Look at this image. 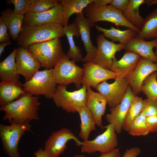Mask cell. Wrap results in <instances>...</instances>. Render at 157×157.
Listing matches in <instances>:
<instances>
[{"instance_id": "cell-1", "label": "cell", "mask_w": 157, "mask_h": 157, "mask_svg": "<svg viewBox=\"0 0 157 157\" xmlns=\"http://www.w3.org/2000/svg\"><path fill=\"white\" fill-rule=\"evenodd\" d=\"M39 99V97L26 92L19 99L0 107V110L5 113L3 119L8 120L10 123L38 120V110L40 105Z\"/></svg>"}, {"instance_id": "cell-2", "label": "cell", "mask_w": 157, "mask_h": 157, "mask_svg": "<svg viewBox=\"0 0 157 157\" xmlns=\"http://www.w3.org/2000/svg\"><path fill=\"white\" fill-rule=\"evenodd\" d=\"M63 26L61 24L30 26L23 24L22 30L17 40L20 47L27 48L29 45L52 39L60 38L65 35Z\"/></svg>"}, {"instance_id": "cell-3", "label": "cell", "mask_w": 157, "mask_h": 157, "mask_svg": "<svg viewBox=\"0 0 157 157\" xmlns=\"http://www.w3.org/2000/svg\"><path fill=\"white\" fill-rule=\"evenodd\" d=\"M83 12L85 16L94 24L99 21H107L117 26L131 29L137 34L141 31V29L133 25L125 18L122 11L110 5L98 6L92 3L84 9Z\"/></svg>"}, {"instance_id": "cell-4", "label": "cell", "mask_w": 157, "mask_h": 157, "mask_svg": "<svg viewBox=\"0 0 157 157\" xmlns=\"http://www.w3.org/2000/svg\"><path fill=\"white\" fill-rule=\"evenodd\" d=\"M27 48L35 55L41 67L46 69L53 68L66 55L63 51L60 38L34 44Z\"/></svg>"}, {"instance_id": "cell-5", "label": "cell", "mask_w": 157, "mask_h": 157, "mask_svg": "<svg viewBox=\"0 0 157 157\" xmlns=\"http://www.w3.org/2000/svg\"><path fill=\"white\" fill-rule=\"evenodd\" d=\"M84 74L83 68L70 60L66 55L63 57L53 68L52 74L53 80L57 84L67 86L74 83L77 89L80 88Z\"/></svg>"}, {"instance_id": "cell-6", "label": "cell", "mask_w": 157, "mask_h": 157, "mask_svg": "<svg viewBox=\"0 0 157 157\" xmlns=\"http://www.w3.org/2000/svg\"><path fill=\"white\" fill-rule=\"evenodd\" d=\"M30 122H13L10 125L0 124V137L3 149L10 157H20L18 144L25 132L33 133Z\"/></svg>"}, {"instance_id": "cell-7", "label": "cell", "mask_w": 157, "mask_h": 157, "mask_svg": "<svg viewBox=\"0 0 157 157\" xmlns=\"http://www.w3.org/2000/svg\"><path fill=\"white\" fill-rule=\"evenodd\" d=\"M87 87L83 84L78 90L70 92L67 90V86L58 85L52 99L56 106L64 111L77 112L80 107L86 106Z\"/></svg>"}, {"instance_id": "cell-8", "label": "cell", "mask_w": 157, "mask_h": 157, "mask_svg": "<svg viewBox=\"0 0 157 157\" xmlns=\"http://www.w3.org/2000/svg\"><path fill=\"white\" fill-rule=\"evenodd\" d=\"M53 70V68L38 71L30 80L23 84L24 90L32 95H42L47 99H52L57 87Z\"/></svg>"}, {"instance_id": "cell-9", "label": "cell", "mask_w": 157, "mask_h": 157, "mask_svg": "<svg viewBox=\"0 0 157 157\" xmlns=\"http://www.w3.org/2000/svg\"><path fill=\"white\" fill-rule=\"evenodd\" d=\"M106 130L92 140H83L81 145L82 153L92 154L99 152L101 154L110 152L116 148L118 142L113 124H109L104 127Z\"/></svg>"}, {"instance_id": "cell-10", "label": "cell", "mask_w": 157, "mask_h": 157, "mask_svg": "<svg viewBox=\"0 0 157 157\" xmlns=\"http://www.w3.org/2000/svg\"><path fill=\"white\" fill-rule=\"evenodd\" d=\"M96 40L97 49L91 62L110 70L113 64L117 60L115 56V53L124 49L125 46L108 40L103 33L99 35Z\"/></svg>"}, {"instance_id": "cell-11", "label": "cell", "mask_w": 157, "mask_h": 157, "mask_svg": "<svg viewBox=\"0 0 157 157\" xmlns=\"http://www.w3.org/2000/svg\"><path fill=\"white\" fill-rule=\"evenodd\" d=\"M70 140H74L77 146L82 144L69 129L63 128L52 133L45 142L44 150L51 157H59L64 153L67 142Z\"/></svg>"}, {"instance_id": "cell-12", "label": "cell", "mask_w": 157, "mask_h": 157, "mask_svg": "<svg viewBox=\"0 0 157 157\" xmlns=\"http://www.w3.org/2000/svg\"><path fill=\"white\" fill-rule=\"evenodd\" d=\"M115 80L110 84L104 81L99 84L96 89L106 98L110 108L114 107L121 102L129 86L126 78L117 76Z\"/></svg>"}, {"instance_id": "cell-13", "label": "cell", "mask_w": 157, "mask_h": 157, "mask_svg": "<svg viewBox=\"0 0 157 157\" xmlns=\"http://www.w3.org/2000/svg\"><path fill=\"white\" fill-rule=\"evenodd\" d=\"M63 8L60 3L47 11L40 13L29 12L24 15V24L27 26H40L51 24L63 25Z\"/></svg>"}, {"instance_id": "cell-14", "label": "cell", "mask_w": 157, "mask_h": 157, "mask_svg": "<svg viewBox=\"0 0 157 157\" xmlns=\"http://www.w3.org/2000/svg\"><path fill=\"white\" fill-rule=\"evenodd\" d=\"M16 60L18 72L24 77L26 81L30 80L41 67L35 55L27 48L19 47L16 48Z\"/></svg>"}, {"instance_id": "cell-15", "label": "cell", "mask_w": 157, "mask_h": 157, "mask_svg": "<svg viewBox=\"0 0 157 157\" xmlns=\"http://www.w3.org/2000/svg\"><path fill=\"white\" fill-rule=\"evenodd\" d=\"M84 74L82 84L96 89L102 82L110 79H115L119 75L93 62H87L83 65Z\"/></svg>"}, {"instance_id": "cell-16", "label": "cell", "mask_w": 157, "mask_h": 157, "mask_svg": "<svg viewBox=\"0 0 157 157\" xmlns=\"http://www.w3.org/2000/svg\"><path fill=\"white\" fill-rule=\"evenodd\" d=\"M154 72H157L156 64L141 57L135 69L126 78L135 96L140 92L141 86L145 79Z\"/></svg>"}, {"instance_id": "cell-17", "label": "cell", "mask_w": 157, "mask_h": 157, "mask_svg": "<svg viewBox=\"0 0 157 157\" xmlns=\"http://www.w3.org/2000/svg\"><path fill=\"white\" fill-rule=\"evenodd\" d=\"M135 96L129 85L126 94L121 102L116 106L110 108V113L106 115V119L109 124L113 125L116 133L121 132L128 109Z\"/></svg>"}, {"instance_id": "cell-18", "label": "cell", "mask_w": 157, "mask_h": 157, "mask_svg": "<svg viewBox=\"0 0 157 157\" xmlns=\"http://www.w3.org/2000/svg\"><path fill=\"white\" fill-rule=\"evenodd\" d=\"M74 22L79 31L86 52V56L82 58V61L85 63L91 62L97 49V48L93 44L90 38L91 28L95 25L85 16L83 12L76 14Z\"/></svg>"}, {"instance_id": "cell-19", "label": "cell", "mask_w": 157, "mask_h": 157, "mask_svg": "<svg viewBox=\"0 0 157 157\" xmlns=\"http://www.w3.org/2000/svg\"><path fill=\"white\" fill-rule=\"evenodd\" d=\"M87 86L86 106L92 113L96 125L103 129L102 117L105 113L107 100L100 93L95 92L90 87Z\"/></svg>"}, {"instance_id": "cell-20", "label": "cell", "mask_w": 157, "mask_h": 157, "mask_svg": "<svg viewBox=\"0 0 157 157\" xmlns=\"http://www.w3.org/2000/svg\"><path fill=\"white\" fill-rule=\"evenodd\" d=\"M157 45V38L150 41L135 37L132 39L125 45L124 49L126 51L132 52L141 57L156 62V58L153 49Z\"/></svg>"}, {"instance_id": "cell-21", "label": "cell", "mask_w": 157, "mask_h": 157, "mask_svg": "<svg viewBox=\"0 0 157 157\" xmlns=\"http://www.w3.org/2000/svg\"><path fill=\"white\" fill-rule=\"evenodd\" d=\"M141 58L136 53L126 51L120 60L113 63L110 70L118 74V76L126 78L135 69Z\"/></svg>"}, {"instance_id": "cell-22", "label": "cell", "mask_w": 157, "mask_h": 157, "mask_svg": "<svg viewBox=\"0 0 157 157\" xmlns=\"http://www.w3.org/2000/svg\"><path fill=\"white\" fill-rule=\"evenodd\" d=\"M19 81H2L0 83V106L3 107L19 99L26 93Z\"/></svg>"}, {"instance_id": "cell-23", "label": "cell", "mask_w": 157, "mask_h": 157, "mask_svg": "<svg viewBox=\"0 0 157 157\" xmlns=\"http://www.w3.org/2000/svg\"><path fill=\"white\" fill-rule=\"evenodd\" d=\"M1 17L8 30L10 36L14 41H17L22 30L24 15L15 13L13 10L7 8L1 12Z\"/></svg>"}, {"instance_id": "cell-24", "label": "cell", "mask_w": 157, "mask_h": 157, "mask_svg": "<svg viewBox=\"0 0 157 157\" xmlns=\"http://www.w3.org/2000/svg\"><path fill=\"white\" fill-rule=\"evenodd\" d=\"M16 48L0 63V79L2 81L19 80V74L16 64Z\"/></svg>"}, {"instance_id": "cell-25", "label": "cell", "mask_w": 157, "mask_h": 157, "mask_svg": "<svg viewBox=\"0 0 157 157\" xmlns=\"http://www.w3.org/2000/svg\"><path fill=\"white\" fill-rule=\"evenodd\" d=\"M63 32L67 38L69 45V49L66 56L69 59L75 62L82 60V56L81 50L76 46L74 40V36L77 37L80 36L78 28L74 22L72 24H69L63 27Z\"/></svg>"}, {"instance_id": "cell-26", "label": "cell", "mask_w": 157, "mask_h": 157, "mask_svg": "<svg viewBox=\"0 0 157 157\" xmlns=\"http://www.w3.org/2000/svg\"><path fill=\"white\" fill-rule=\"evenodd\" d=\"M60 2L63 8L64 27L68 25V21L72 15L83 12L89 4L93 3V0H62Z\"/></svg>"}, {"instance_id": "cell-27", "label": "cell", "mask_w": 157, "mask_h": 157, "mask_svg": "<svg viewBox=\"0 0 157 157\" xmlns=\"http://www.w3.org/2000/svg\"><path fill=\"white\" fill-rule=\"evenodd\" d=\"M77 112L81 121L79 136L83 140H88L90 133L96 129V125L93 116L86 106L80 107Z\"/></svg>"}, {"instance_id": "cell-28", "label": "cell", "mask_w": 157, "mask_h": 157, "mask_svg": "<svg viewBox=\"0 0 157 157\" xmlns=\"http://www.w3.org/2000/svg\"><path fill=\"white\" fill-rule=\"evenodd\" d=\"M95 26L97 31L102 32L105 37L111 40L113 42H119V43L125 46L130 40L136 36V32L130 28L122 31L112 26L110 29H107L97 25Z\"/></svg>"}, {"instance_id": "cell-29", "label": "cell", "mask_w": 157, "mask_h": 157, "mask_svg": "<svg viewBox=\"0 0 157 157\" xmlns=\"http://www.w3.org/2000/svg\"><path fill=\"white\" fill-rule=\"evenodd\" d=\"M157 37V8L148 15L144 19L143 25L135 37L148 40Z\"/></svg>"}, {"instance_id": "cell-30", "label": "cell", "mask_w": 157, "mask_h": 157, "mask_svg": "<svg viewBox=\"0 0 157 157\" xmlns=\"http://www.w3.org/2000/svg\"><path fill=\"white\" fill-rule=\"evenodd\" d=\"M145 3L144 0H130L127 8L123 13L127 21L140 29L143 25L144 19L140 15L139 9L141 5Z\"/></svg>"}, {"instance_id": "cell-31", "label": "cell", "mask_w": 157, "mask_h": 157, "mask_svg": "<svg viewBox=\"0 0 157 157\" xmlns=\"http://www.w3.org/2000/svg\"><path fill=\"white\" fill-rule=\"evenodd\" d=\"M143 100L138 96L134 97L131 101L124 122L123 129L128 131L131 124L141 112Z\"/></svg>"}, {"instance_id": "cell-32", "label": "cell", "mask_w": 157, "mask_h": 157, "mask_svg": "<svg viewBox=\"0 0 157 157\" xmlns=\"http://www.w3.org/2000/svg\"><path fill=\"white\" fill-rule=\"evenodd\" d=\"M140 92L147 98L157 100V72H154L148 75L144 81Z\"/></svg>"}, {"instance_id": "cell-33", "label": "cell", "mask_w": 157, "mask_h": 157, "mask_svg": "<svg viewBox=\"0 0 157 157\" xmlns=\"http://www.w3.org/2000/svg\"><path fill=\"white\" fill-rule=\"evenodd\" d=\"M146 117L142 112L133 120L128 131L134 136H145L150 132L147 123Z\"/></svg>"}, {"instance_id": "cell-34", "label": "cell", "mask_w": 157, "mask_h": 157, "mask_svg": "<svg viewBox=\"0 0 157 157\" xmlns=\"http://www.w3.org/2000/svg\"><path fill=\"white\" fill-rule=\"evenodd\" d=\"M55 0H35L31 5L30 12L40 13L48 10L60 3Z\"/></svg>"}, {"instance_id": "cell-35", "label": "cell", "mask_w": 157, "mask_h": 157, "mask_svg": "<svg viewBox=\"0 0 157 157\" xmlns=\"http://www.w3.org/2000/svg\"><path fill=\"white\" fill-rule=\"evenodd\" d=\"M35 0H7L6 3L14 6L13 12L17 14L25 15L30 11L31 4Z\"/></svg>"}, {"instance_id": "cell-36", "label": "cell", "mask_w": 157, "mask_h": 157, "mask_svg": "<svg viewBox=\"0 0 157 157\" xmlns=\"http://www.w3.org/2000/svg\"><path fill=\"white\" fill-rule=\"evenodd\" d=\"M141 112L146 117L157 115V100L148 98L143 100Z\"/></svg>"}, {"instance_id": "cell-37", "label": "cell", "mask_w": 157, "mask_h": 157, "mask_svg": "<svg viewBox=\"0 0 157 157\" xmlns=\"http://www.w3.org/2000/svg\"><path fill=\"white\" fill-rule=\"evenodd\" d=\"M8 28L0 17V43L5 42H10V37L7 32Z\"/></svg>"}, {"instance_id": "cell-38", "label": "cell", "mask_w": 157, "mask_h": 157, "mask_svg": "<svg viewBox=\"0 0 157 157\" xmlns=\"http://www.w3.org/2000/svg\"><path fill=\"white\" fill-rule=\"evenodd\" d=\"M130 0H112L110 5L123 12L127 8Z\"/></svg>"}, {"instance_id": "cell-39", "label": "cell", "mask_w": 157, "mask_h": 157, "mask_svg": "<svg viewBox=\"0 0 157 157\" xmlns=\"http://www.w3.org/2000/svg\"><path fill=\"white\" fill-rule=\"evenodd\" d=\"M146 121L149 129L150 132L154 133L157 131V115L146 117Z\"/></svg>"}, {"instance_id": "cell-40", "label": "cell", "mask_w": 157, "mask_h": 157, "mask_svg": "<svg viewBox=\"0 0 157 157\" xmlns=\"http://www.w3.org/2000/svg\"><path fill=\"white\" fill-rule=\"evenodd\" d=\"M119 149L116 148L113 151L107 153H102L99 157H120ZM73 157H86L82 155L75 154Z\"/></svg>"}, {"instance_id": "cell-41", "label": "cell", "mask_w": 157, "mask_h": 157, "mask_svg": "<svg viewBox=\"0 0 157 157\" xmlns=\"http://www.w3.org/2000/svg\"><path fill=\"white\" fill-rule=\"evenodd\" d=\"M141 152V149L135 147L127 149L124 153L123 157H137Z\"/></svg>"}, {"instance_id": "cell-42", "label": "cell", "mask_w": 157, "mask_h": 157, "mask_svg": "<svg viewBox=\"0 0 157 157\" xmlns=\"http://www.w3.org/2000/svg\"><path fill=\"white\" fill-rule=\"evenodd\" d=\"M34 155L36 157H51L44 149L41 148H39L38 150L35 151Z\"/></svg>"}, {"instance_id": "cell-43", "label": "cell", "mask_w": 157, "mask_h": 157, "mask_svg": "<svg viewBox=\"0 0 157 157\" xmlns=\"http://www.w3.org/2000/svg\"><path fill=\"white\" fill-rule=\"evenodd\" d=\"M112 0H93V3L98 6H103L110 4Z\"/></svg>"}, {"instance_id": "cell-44", "label": "cell", "mask_w": 157, "mask_h": 157, "mask_svg": "<svg viewBox=\"0 0 157 157\" xmlns=\"http://www.w3.org/2000/svg\"><path fill=\"white\" fill-rule=\"evenodd\" d=\"M10 42H1L0 43V56H1L2 53L4 50V49L6 46L11 45Z\"/></svg>"}, {"instance_id": "cell-45", "label": "cell", "mask_w": 157, "mask_h": 157, "mask_svg": "<svg viewBox=\"0 0 157 157\" xmlns=\"http://www.w3.org/2000/svg\"><path fill=\"white\" fill-rule=\"evenodd\" d=\"M145 3L147 4L148 6L157 4V0H146L145 1Z\"/></svg>"}, {"instance_id": "cell-46", "label": "cell", "mask_w": 157, "mask_h": 157, "mask_svg": "<svg viewBox=\"0 0 157 157\" xmlns=\"http://www.w3.org/2000/svg\"><path fill=\"white\" fill-rule=\"evenodd\" d=\"M156 50L154 52L156 58V64L157 65V45L155 47Z\"/></svg>"}, {"instance_id": "cell-47", "label": "cell", "mask_w": 157, "mask_h": 157, "mask_svg": "<svg viewBox=\"0 0 157 157\" xmlns=\"http://www.w3.org/2000/svg\"></svg>"}]
</instances>
